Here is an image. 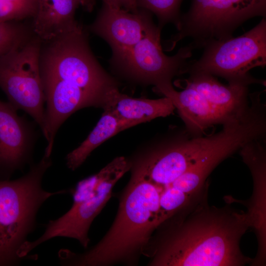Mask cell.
<instances>
[{
  "label": "cell",
  "mask_w": 266,
  "mask_h": 266,
  "mask_svg": "<svg viewBox=\"0 0 266 266\" xmlns=\"http://www.w3.org/2000/svg\"><path fill=\"white\" fill-rule=\"evenodd\" d=\"M208 184L158 228L163 231L150 266H242L253 259L240 250L242 236L251 227L247 212L208 202ZM157 228V229H158Z\"/></svg>",
  "instance_id": "obj_1"
},
{
  "label": "cell",
  "mask_w": 266,
  "mask_h": 266,
  "mask_svg": "<svg viewBox=\"0 0 266 266\" xmlns=\"http://www.w3.org/2000/svg\"><path fill=\"white\" fill-rule=\"evenodd\" d=\"M158 187L133 172L120 201L117 216L108 232L88 252L76 256L68 251L66 264L107 266L129 262L144 252L158 227Z\"/></svg>",
  "instance_id": "obj_2"
},
{
  "label": "cell",
  "mask_w": 266,
  "mask_h": 266,
  "mask_svg": "<svg viewBox=\"0 0 266 266\" xmlns=\"http://www.w3.org/2000/svg\"><path fill=\"white\" fill-rule=\"evenodd\" d=\"M51 164L42 157L24 176L0 179V266L14 265L22 259L19 251L33 229L37 210L50 197L63 193L42 188V179Z\"/></svg>",
  "instance_id": "obj_3"
},
{
  "label": "cell",
  "mask_w": 266,
  "mask_h": 266,
  "mask_svg": "<svg viewBox=\"0 0 266 266\" xmlns=\"http://www.w3.org/2000/svg\"><path fill=\"white\" fill-rule=\"evenodd\" d=\"M40 54L41 77L63 80L96 96L103 102L117 82L102 67L93 54L85 29H72L42 42Z\"/></svg>",
  "instance_id": "obj_4"
},
{
  "label": "cell",
  "mask_w": 266,
  "mask_h": 266,
  "mask_svg": "<svg viewBox=\"0 0 266 266\" xmlns=\"http://www.w3.org/2000/svg\"><path fill=\"white\" fill-rule=\"evenodd\" d=\"M131 166L125 157H118L108 164V168L103 167L79 182L70 209L57 219L50 221L37 239L26 241L20 249V255L26 257L38 245L59 236L74 238L87 247L90 241L88 231L93 221L111 198L115 185Z\"/></svg>",
  "instance_id": "obj_5"
},
{
  "label": "cell",
  "mask_w": 266,
  "mask_h": 266,
  "mask_svg": "<svg viewBox=\"0 0 266 266\" xmlns=\"http://www.w3.org/2000/svg\"><path fill=\"white\" fill-rule=\"evenodd\" d=\"M266 17V0H192L188 11L181 15L178 32L166 40L164 51H171L177 43L190 37L193 49L233 37L244 22Z\"/></svg>",
  "instance_id": "obj_6"
},
{
  "label": "cell",
  "mask_w": 266,
  "mask_h": 266,
  "mask_svg": "<svg viewBox=\"0 0 266 266\" xmlns=\"http://www.w3.org/2000/svg\"><path fill=\"white\" fill-rule=\"evenodd\" d=\"M200 59L187 62L181 73H205L221 77L228 83L266 85L265 80L250 74L266 65V19L237 37L215 41L204 48Z\"/></svg>",
  "instance_id": "obj_7"
},
{
  "label": "cell",
  "mask_w": 266,
  "mask_h": 266,
  "mask_svg": "<svg viewBox=\"0 0 266 266\" xmlns=\"http://www.w3.org/2000/svg\"><path fill=\"white\" fill-rule=\"evenodd\" d=\"M42 41L34 34L0 56V88L8 102L44 126L45 101L40 75Z\"/></svg>",
  "instance_id": "obj_8"
},
{
  "label": "cell",
  "mask_w": 266,
  "mask_h": 266,
  "mask_svg": "<svg viewBox=\"0 0 266 266\" xmlns=\"http://www.w3.org/2000/svg\"><path fill=\"white\" fill-rule=\"evenodd\" d=\"M161 32L154 24L140 41L110 62L126 77L154 85L163 94L173 88L172 78L181 74L194 49L188 44L181 47L173 56L166 55L161 43Z\"/></svg>",
  "instance_id": "obj_9"
},
{
  "label": "cell",
  "mask_w": 266,
  "mask_h": 266,
  "mask_svg": "<svg viewBox=\"0 0 266 266\" xmlns=\"http://www.w3.org/2000/svg\"><path fill=\"white\" fill-rule=\"evenodd\" d=\"M202 140L190 134L155 149L133 172L157 186L160 190L173 182L197 161L204 150Z\"/></svg>",
  "instance_id": "obj_10"
},
{
  "label": "cell",
  "mask_w": 266,
  "mask_h": 266,
  "mask_svg": "<svg viewBox=\"0 0 266 266\" xmlns=\"http://www.w3.org/2000/svg\"><path fill=\"white\" fill-rule=\"evenodd\" d=\"M152 13L139 8L136 12L103 4L95 20L88 27L92 33L110 45L115 59L136 44L155 23Z\"/></svg>",
  "instance_id": "obj_11"
},
{
  "label": "cell",
  "mask_w": 266,
  "mask_h": 266,
  "mask_svg": "<svg viewBox=\"0 0 266 266\" xmlns=\"http://www.w3.org/2000/svg\"><path fill=\"white\" fill-rule=\"evenodd\" d=\"M9 102L0 100V179L30 160L36 138L33 126L18 115Z\"/></svg>",
  "instance_id": "obj_12"
},
{
  "label": "cell",
  "mask_w": 266,
  "mask_h": 266,
  "mask_svg": "<svg viewBox=\"0 0 266 266\" xmlns=\"http://www.w3.org/2000/svg\"><path fill=\"white\" fill-rule=\"evenodd\" d=\"M264 138L256 139L239 149L244 163L249 167L253 180V191L247 206L251 227L256 231L258 252L266 251V148Z\"/></svg>",
  "instance_id": "obj_13"
},
{
  "label": "cell",
  "mask_w": 266,
  "mask_h": 266,
  "mask_svg": "<svg viewBox=\"0 0 266 266\" xmlns=\"http://www.w3.org/2000/svg\"><path fill=\"white\" fill-rule=\"evenodd\" d=\"M186 86L197 90L222 117L224 123L240 117L249 110L248 85L220 83L214 76L205 73L189 74Z\"/></svg>",
  "instance_id": "obj_14"
},
{
  "label": "cell",
  "mask_w": 266,
  "mask_h": 266,
  "mask_svg": "<svg viewBox=\"0 0 266 266\" xmlns=\"http://www.w3.org/2000/svg\"><path fill=\"white\" fill-rule=\"evenodd\" d=\"M79 6L85 10L84 0H36L33 33L44 42L72 29L78 23L75 14Z\"/></svg>",
  "instance_id": "obj_15"
},
{
  "label": "cell",
  "mask_w": 266,
  "mask_h": 266,
  "mask_svg": "<svg viewBox=\"0 0 266 266\" xmlns=\"http://www.w3.org/2000/svg\"><path fill=\"white\" fill-rule=\"evenodd\" d=\"M171 99L184 122L186 132L201 136L207 129L224 121L208 101L194 88L186 86L182 91L173 88L164 95Z\"/></svg>",
  "instance_id": "obj_16"
},
{
  "label": "cell",
  "mask_w": 266,
  "mask_h": 266,
  "mask_svg": "<svg viewBox=\"0 0 266 266\" xmlns=\"http://www.w3.org/2000/svg\"><path fill=\"white\" fill-rule=\"evenodd\" d=\"M102 108L133 126L167 116L175 109L168 97L155 100L134 98L121 93L118 89L109 95Z\"/></svg>",
  "instance_id": "obj_17"
},
{
  "label": "cell",
  "mask_w": 266,
  "mask_h": 266,
  "mask_svg": "<svg viewBox=\"0 0 266 266\" xmlns=\"http://www.w3.org/2000/svg\"><path fill=\"white\" fill-rule=\"evenodd\" d=\"M133 125L104 110L94 129L86 139L66 157L68 167L74 170L86 160L91 153L104 141Z\"/></svg>",
  "instance_id": "obj_18"
},
{
  "label": "cell",
  "mask_w": 266,
  "mask_h": 266,
  "mask_svg": "<svg viewBox=\"0 0 266 266\" xmlns=\"http://www.w3.org/2000/svg\"><path fill=\"white\" fill-rule=\"evenodd\" d=\"M184 0H136L138 8L146 9L155 14L158 21V27L162 30L167 24L179 28L180 7Z\"/></svg>",
  "instance_id": "obj_19"
},
{
  "label": "cell",
  "mask_w": 266,
  "mask_h": 266,
  "mask_svg": "<svg viewBox=\"0 0 266 266\" xmlns=\"http://www.w3.org/2000/svg\"><path fill=\"white\" fill-rule=\"evenodd\" d=\"M31 35L30 30L17 22H0V56Z\"/></svg>",
  "instance_id": "obj_20"
},
{
  "label": "cell",
  "mask_w": 266,
  "mask_h": 266,
  "mask_svg": "<svg viewBox=\"0 0 266 266\" xmlns=\"http://www.w3.org/2000/svg\"><path fill=\"white\" fill-rule=\"evenodd\" d=\"M35 12L30 8L9 0H0V22H17L33 18Z\"/></svg>",
  "instance_id": "obj_21"
},
{
  "label": "cell",
  "mask_w": 266,
  "mask_h": 266,
  "mask_svg": "<svg viewBox=\"0 0 266 266\" xmlns=\"http://www.w3.org/2000/svg\"><path fill=\"white\" fill-rule=\"evenodd\" d=\"M103 4L113 8L123 9L125 10L136 12L139 8L136 0H101Z\"/></svg>",
  "instance_id": "obj_22"
},
{
  "label": "cell",
  "mask_w": 266,
  "mask_h": 266,
  "mask_svg": "<svg viewBox=\"0 0 266 266\" xmlns=\"http://www.w3.org/2000/svg\"><path fill=\"white\" fill-rule=\"evenodd\" d=\"M27 6L33 10H36V0H9Z\"/></svg>",
  "instance_id": "obj_23"
},
{
  "label": "cell",
  "mask_w": 266,
  "mask_h": 266,
  "mask_svg": "<svg viewBox=\"0 0 266 266\" xmlns=\"http://www.w3.org/2000/svg\"><path fill=\"white\" fill-rule=\"evenodd\" d=\"M86 8L85 10L88 12H91L93 9L95 4V0H84Z\"/></svg>",
  "instance_id": "obj_24"
},
{
  "label": "cell",
  "mask_w": 266,
  "mask_h": 266,
  "mask_svg": "<svg viewBox=\"0 0 266 266\" xmlns=\"http://www.w3.org/2000/svg\"><path fill=\"white\" fill-rule=\"evenodd\" d=\"M43 157H45V158H47V159H49V160L51 161V159H50V157H46V156H43ZM63 193H65V190H63Z\"/></svg>",
  "instance_id": "obj_25"
}]
</instances>
